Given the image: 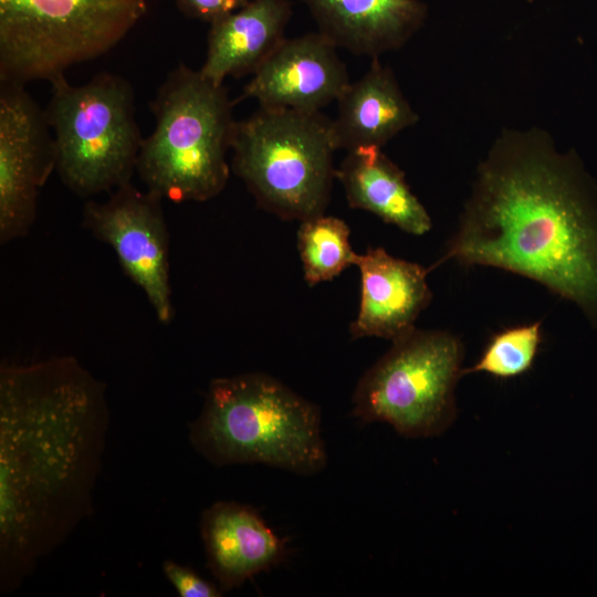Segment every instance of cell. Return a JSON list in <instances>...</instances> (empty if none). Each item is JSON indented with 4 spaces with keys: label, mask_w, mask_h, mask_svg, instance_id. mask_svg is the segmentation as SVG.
<instances>
[{
    "label": "cell",
    "mask_w": 597,
    "mask_h": 597,
    "mask_svg": "<svg viewBox=\"0 0 597 597\" xmlns=\"http://www.w3.org/2000/svg\"><path fill=\"white\" fill-rule=\"evenodd\" d=\"M352 208L369 211L400 230L422 235L432 227L425 206L409 188L405 174L379 147L347 151L336 169Z\"/></svg>",
    "instance_id": "e0dca14e"
},
{
    "label": "cell",
    "mask_w": 597,
    "mask_h": 597,
    "mask_svg": "<svg viewBox=\"0 0 597 597\" xmlns=\"http://www.w3.org/2000/svg\"><path fill=\"white\" fill-rule=\"evenodd\" d=\"M336 150L332 119L321 112L260 107L237 123L231 169L261 208L303 221L329 202Z\"/></svg>",
    "instance_id": "5b68a950"
},
{
    "label": "cell",
    "mask_w": 597,
    "mask_h": 597,
    "mask_svg": "<svg viewBox=\"0 0 597 597\" xmlns=\"http://www.w3.org/2000/svg\"><path fill=\"white\" fill-rule=\"evenodd\" d=\"M391 343L359 379L352 415L366 423L386 422L409 438L442 433L457 416L460 338L447 331L413 328Z\"/></svg>",
    "instance_id": "ba28073f"
},
{
    "label": "cell",
    "mask_w": 597,
    "mask_h": 597,
    "mask_svg": "<svg viewBox=\"0 0 597 597\" xmlns=\"http://www.w3.org/2000/svg\"><path fill=\"white\" fill-rule=\"evenodd\" d=\"M51 84L45 114L64 186L90 198L130 182L144 140L130 84L105 72L83 85L65 75Z\"/></svg>",
    "instance_id": "8992f818"
},
{
    "label": "cell",
    "mask_w": 597,
    "mask_h": 597,
    "mask_svg": "<svg viewBox=\"0 0 597 597\" xmlns=\"http://www.w3.org/2000/svg\"><path fill=\"white\" fill-rule=\"evenodd\" d=\"M318 32L337 49L371 59L404 46L422 27L420 0H303Z\"/></svg>",
    "instance_id": "5bb4252c"
},
{
    "label": "cell",
    "mask_w": 597,
    "mask_h": 597,
    "mask_svg": "<svg viewBox=\"0 0 597 597\" xmlns=\"http://www.w3.org/2000/svg\"><path fill=\"white\" fill-rule=\"evenodd\" d=\"M55 170L45 111L24 85L0 84V243L24 238L33 227L38 197Z\"/></svg>",
    "instance_id": "30bf717a"
},
{
    "label": "cell",
    "mask_w": 597,
    "mask_h": 597,
    "mask_svg": "<svg viewBox=\"0 0 597 597\" xmlns=\"http://www.w3.org/2000/svg\"><path fill=\"white\" fill-rule=\"evenodd\" d=\"M207 567L222 593L280 564L286 554L280 538L253 507L218 501L200 519Z\"/></svg>",
    "instance_id": "4fadbf2b"
},
{
    "label": "cell",
    "mask_w": 597,
    "mask_h": 597,
    "mask_svg": "<svg viewBox=\"0 0 597 597\" xmlns=\"http://www.w3.org/2000/svg\"><path fill=\"white\" fill-rule=\"evenodd\" d=\"M417 122L392 71L375 57L366 73L338 97L332 130L336 149L383 148Z\"/></svg>",
    "instance_id": "9a60e30c"
},
{
    "label": "cell",
    "mask_w": 597,
    "mask_h": 597,
    "mask_svg": "<svg viewBox=\"0 0 597 597\" xmlns=\"http://www.w3.org/2000/svg\"><path fill=\"white\" fill-rule=\"evenodd\" d=\"M449 260L530 279L597 325V202L543 130L496 138L436 265Z\"/></svg>",
    "instance_id": "7a4b0ae2"
},
{
    "label": "cell",
    "mask_w": 597,
    "mask_h": 597,
    "mask_svg": "<svg viewBox=\"0 0 597 597\" xmlns=\"http://www.w3.org/2000/svg\"><path fill=\"white\" fill-rule=\"evenodd\" d=\"M189 440L217 467L261 463L312 475L327 462L320 408L262 373L212 379Z\"/></svg>",
    "instance_id": "3957f363"
},
{
    "label": "cell",
    "mask_w": 597,
    "mask_h": 597,
    "mask_svg": "<svg viewBox=\"0 0 597 597\" xmlns=\"http://www.w3.org/2000/svg\"><path fill=\"white\" fill-rule=\"evenodd\" d=\"M228 91L184 63L168 74L151 103L153 133L136 171L148 191L174 202H202L227 186L237 121Z\"/></svg>",
    "instance_id": "277c9868"
},
{
    "label": "cell",
    "mask_w": 597,
    "mask_h": 597,
    "mask_svg": "<svg viewBox=\"0 0 597 597\" xmlns=\"http://www.w3.org/2000/svg\"><path fill=\"white\" fill-rule=\"evenodd\" d=\"M108 422L106 386L75 357L1 366V593L92 513Z\"/></svg>",
    "instance_id": "6da1fadb"
},
{
    "label": "cell",
    "mask_w": 597,
    "mask_h": 597,
    "mask_svg": "<svg viewBox=\"0 0 597 597\" xmlns=\"http://www.w3.org/2000/svg\"><path fill=\"white\" fill-rule=\"evenodd\" d=\"M148 0H0V81H54L117 45Z\"/></svg>",
    "instance_id": "52a82bcc"
},
{
    "label": "cell",
    "mask_w": 597,
    "mask_h": 597,
    "mask_svg": "<svg viewBox=\"0 0 597 597\" xmlns=\"http://www.w3.org/2000/svg\"><path fill=\"white\" fill-rule=\"evenodd\" d=\"M350 83L337 48L321 32L284 39L252 74L239 100L260 107L321 112Z\"/></svg>",
    "instance_id": "8fae6325"
},
{
    "label": "cell",
    "mask_w": 597,
    "mask_h": 597,
    "mask_svg": "<svg viewBox=\"0 0 597 597\" xmlns=\"http://www.w3.org/2000/svg\"><path fill=\"white\" fill-rule=\"evenodd\" d=\"M349 228L337 217L318 214L301 221L297 249L310 285L331 281L355 265L358 253L349 242Z\"/></svg>",
    "instance_id": "ac0fdd59"
},
{
    "label": "cell",
    "mask_w": 597,
    "mask_h": 597,
    "mask_svg": "<svg viewBox=\"0 0 597 597\" xmlns=\"http://www.w3.org/2000/svg\"><path fill=\"white\" fill-rule=\"evenodd\" d=\"M161 200L127 182L103 202L88 200L82 224L113 249L124 273L143 291L157 320L167 324L174 318L175 308L169 232Z\"/></svg>",
    "instance_id": "9c48e42d"
},
{
    "label": "cell",
    "mask_w": 597,
    "mask_h": 597,
    "mask_svg": "<svg viewBox=\"0 0 597 597\" xmlns=\"http://www.w3.org/2000/svg\"><path fill=\"white\" fill-rule=\"evenodd\" d=\"M292 15L289 0H250L210 24L206 60L199 72L214 84L253 74L285 39Z\"/></svg>",
    "instance_id": "2e32d148"
},
{
    "label": "cell",
    "mask_w": 597,
    "mask_h": 597,
    "mask_svg": "<svg viewBox=\"0 0 597 597\" xmlns=\"http://www.w3.org/2000/svg\"><path fill=\"white\" fill-rule=\"evenodd\" d=\"M355 265L362 291L352 336L394 342L416 328L415 322L432 298L427 282L430 269L392 256L383 248L358 254Z\"/></svg>",
    "instance_id": "7c38bea8"
},
{
    "label": "cell",
    "mask_w": 597,
    "mask_h": 597,
    "mask_svg": "<svg viewBox=\"0 0 597 597\" xmlns=\"http://www.w3.org/2000/svg\"><path fill=\"white\" fill-rule=\"evenodd\" d=\"M542 343L541 322L507 327L492 335L478 362L462 369V376L485 373L498 379H511L527 373Z\"/></svg>",
    "instance_id": "d6986e66"
},
{
    "label": "cell",
    "mask_w": 597,
    "mask_h": 597,
    "mask_svg": "<svg viewBox=\"0 0 597 597\" xmlns=\"http://www.w3.org/2000/svg\"><path fill=\"white\" fill-rule=\"evenodd\" d=\"M163 572L180 597H220L219 586L203 579L191 568L167 559Z\"/></svg>",
    "instance_id": "ffe728a7"
},
{
    "label": "cell",
    "mask_w": 597,
    "mask_h": 597,
    "mask_svg": "<svg viewBox=\"0 0 597 597\" xmlns=\"http://www.w3.org/2000/svg\"><path fill=\"white\" fill-rule=\"evenodd\" d=\"M250 0H175L178 10L186 17L209 24L241 9Z\"/></svg>",
    "instance_id": "44dd1931"
}]
</instances>
